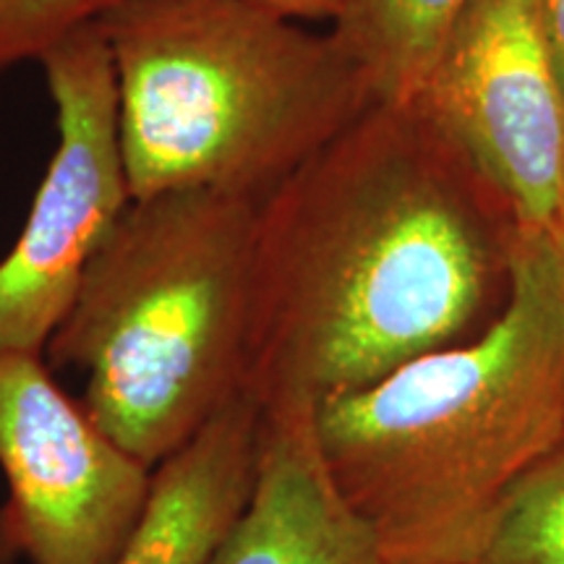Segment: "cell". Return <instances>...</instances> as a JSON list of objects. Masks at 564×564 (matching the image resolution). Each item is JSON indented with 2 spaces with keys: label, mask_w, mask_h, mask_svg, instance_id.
<instances>
[{
  "label": "cell",
  "mask_w": 564,
  "mask_h": 564,
  "mask_svg": "<svg viewBox=\"0 0 564 564\" xmlns=\"http://www.w3.org/2000/svg\"><path fill=\"white\" fill-rule=\"evenodd\" d=\"M518 215L421 102H371L259 204L246 398L314 413L481 335L512 293Z\"/></svg>",
  "instance_id": "cell-1"
},
{
  "label": "cell",
  "mask_w": 564,
  "mask_h": 564,
  "mask_svg": "<svg viewBox=\"0 0 564 564\" xmlns=\"http://www.w3.org/2000/svg\"><path fill=\"white\" fill-rule=\"evenodd\" d=\"M329 478L387 564H474L494 514L564 436V270L520 228L512 293L481 335L314 411Z\"/></svg>",
  "instance_id": "cell-2"
},
{
  "label": "cell",
  "mask_w": 564,
  "mask_h": 564,
  "mask_svg": "<svg viewBox=\"0 0 564 564\" xmlns=\"http://www.w3.org/2000/svg\"><path fill=\"white\" fill-rule=\"evenodd\" d=\"M97 26L133 202L207 188L262 204L373 102L333 34L251 0H116Z\"/></svg>",
  "instance_id": "cell-3"
},
{
  "label": "cell",
  "mask_w": 564,
  "mask_h": 564,
  "mask_svg": "<svg viewBox=\"0 0 564 564\" xmlns=\"http://www.w3.org/2000/svg\"><path fill=\"white\" fill-rule=\"evenodd\" d=\"M257 212L207 188L131 202L47 343V366L84 371V411L147 468L246 394Z\"/></svg>",
  "instance_id": "cell-4"
},
{
  "label": "cell",
  "mask_w": 564,
  "mask_h": 564,
  "mask_svg": "<svg viewBox=\"0 0 564 564\" xmlns=\"http://www.w3.org/2000/svg\"><path fill=\"white\" fill-rule=\"evenodd\" d=\"M58 144L30 217L0 259V352H37L133 196L126 178L110 51L97 21L42 55Z\"/></svg>",
  "instance_id": "cell-5"
},
{
  "label": "cell",
  "mask_w": 564,
  "mask_h": 564,
  "mask_svg": "<svg viewBox=\"0 0 564 564\" xmlns=\"http://www.w3.org/2000/svg\"><path fill=\"white\" fill-rule=\"evenodd\" d=\"M413 97L523 228L552 232L564 192V89L535 0H465Z\"/></svg>",
  "instance_id": "cell-6"
},
{
  "label": "cell",
  "mask_w": 564,
  "mask_h": 564,
  "mask_svg": "<svg viewBox=\"0 0 564 564\" xmlns=\"http://www.w3.org/2000/svg\"><path fill=\"white\" fill-rule=\"evenodd\" d=\"M0 470L32 564H116L154 491V470L97 426L37 352H0Z\"/></svg>",
  "instance_id": "cell-7"
},
{
  "label": "cell",
  "mask_w": 564,
  "mask_h": 564,
  "mask_svg": "<svg viewBox=\"0 0 564 564\" xmlns=\"http://www.w3.org/2000/svg\"><path fill=\"white\" fill-rule=\"evenodd\" d=\"M209 564H387L324 468L314 413L262 419L251 497Z\"/></svg>",
  "instance_id": "cell-8"
},
{
  "label": "cell",
  "mask_w": 564,
  "mask_h": 564,
  "mask_svg": "<svg viewBox=\"0 0 564 564\" xmlns=\"http://www.w3.org/2000/svg\"><path fill=\"white\" fill-rule=\"evenodd\" d=\"M262 453V411L238 398L154 470L144 523L116 564H209L249 502Z\"/></svg>",
  "instance_id": "cell-9"
},
{
  "label": "cell",
  "mask_w": 564,
  "mask_h": 564,
  "mask_svg": "<svg viewBox=\"0 0 564 564\" xmlns=\"http://www.w3.org/2000/svg\"><path fill=\"white\" fill-rule=\"evenodd\" d=\"M465 0H356L333 34L373 102L411 100Z\"/></svg>",
  "instance_id": "cell-10"
},
{
  "label": "cell",
  "mask_w": 564,
  "mask_h": 564,
  "mask_svg": "<svg viewBox=\"0 0 564 564\" xmlns=\"http://www.w3.org/2000/svg\"><path fill=\"white\" fill-rule=\"evenodd\" d=\"M474 564H564V436L494 514Z\"/></svg>",
  "instance_id": "cell-11"
},
{
  "label": "cell",
  "mask_w": 564,
  "mask_h": 564,
  "mask_svg": "<svg viewBox=\"0 0 564 564\" xmlns=\"http://www.w3.org/2000/svg\"><path fill=\"white\" fill-rule=\"evenodd\" d=\"M112 3L116 0H0V74L19 63L42 61Z\"/></svg>",
  "instance_id": "cell-12"
},
{
  "label": "cell",
  "mask_w": 564,
  "mask_h": 564,
  "mask_svg": "<svg viewBox=\"0 0 564 564\" xmlns=\"http://www.w3.org/2000/svg\"><path fill=\"white\" fill-rule=\"evenodd\" d=\"M267 11L293 21H335L350 9L356 0H251Z\"/></svg>",
  "instance_id": "cell-13"
},
{
  "label": "cell",
  "mask_w": 564,
  "mask_h": 564,
  "mask_svg": "<svg viewBox=\"0 0 564 564\" xmlns=\"http://www.w3.org/2000/svg\"><path fill=\"white\" fill-rule=\"evenodd\" d=\"M541 30L546 34L549 51H552L556 74L564 89V0H535Z\"/></svg>",
  "instance_id": "cell-14"
},
{
  "label": "cell",
  "mask_w": 564,
  "mask_h": 564,
  "mask_svg": "<svg viewBox=\"0 0 564 564\" xmlns=\"http://www.w3.org/2000/svg\"><path fill=\"white\" fill-rule=\"evenodd\" d=\"M21 556L17 533H13L9 510L6 505H0V564H17Z\"/></svg>",
  "instance_id": "cell-15"
},
{
  "label": "cell",
  "mask_w": 564,
  "mask_h": 564,
  "mask_svg": "<svg viewBox=\"0 0 564 564\" xmlns=\"http://www.w3.org/2000/svg\"><path fill=\"white\" fill-rule=\"evenodd\" d=\"M552 241H554V249L560 253V262H562V270H564V192H562V199H560V209H556V220H554V228L552 232Z\"/></svg>",
  "instance_id": "cell-16"
}]
</instances>
